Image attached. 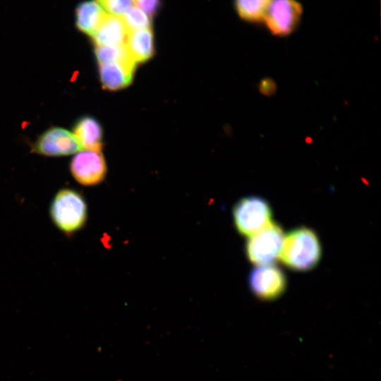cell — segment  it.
<instances>
[{"instance_id":"obj_16","label":"cell","mask_w":381,"mask_h":381,"mask_svg":"<svg viewBox=\"0 0 381 381\" xmlns=\"http://www.w3.org/2000/svg\"><path fill=\"white\" fill-rule=\"evenodd\" d=\"M121 18L128 30L151 26V18L137 6H132Z\"/></svg>"},{"instance_id":"obj_3","label":"cell","mask_w":381,"mask_h":381,"mask_svg":"<svg viewBox=\"0 0 381 381\" xmlns=\"http://www.w3.org/2000/svg\"><path fill=\"white\" fill-rule=\"evenodd\" d=\"M272 210L268 202L258 196L245 197L233 208L234 224L238 231L250 236L272 222Z\"/></svg>"},{"instance_id":"obj_18","label":"cell","mask_w":381,"mask_h":381,"mask_svg":"<svg viewBox=\"0 0 381 381\" xmlns=\"http://www.w3.org/2000/svg\"><path fill=\"white\" fill-rule=\"evenodd\" d=\"M133 3L150 18L154 17L161 6V0H133Z\"/></svg>"},{"instance_id":"obj_1","label":"cell","mask_w":381,"mask_h":381,"mask_svg":"<svg viewBox=\"0 0 381 381\" xmlns=\"http://www.w3.org/2000/svg\"><path fill=\"white\" fill-rule=\"evenodd\" d=\"M321 248L315 233L308 228L292 230L284 237L279 258L296 270H308L318 262Z\"/></svg>"},{"instance_id":"obj_6","label":"cell","mask_w":381,"mask_h":381,"mask_svg":"<svg viewBox=\"0 0 381 381\" xmlns=\"http://www.w3.org/2000/svg\"><path fill=\"white\" fill-rule=\"evenodd\" d=\"M71 175L85 186L101 183L107 173V165L100 151L86 150L76 153L70 164Z\"/></svg>"},{"instance_id":"obj_9","label":"cell","mask_w":381,"mask_h":381,"mask_svg":"<svg viewBox=\"0 0 381 381\" xmlns=\"http://www.w3.org/2000/svg\"><path fill=\"white\" fill-rule=\"evenodd\" d=\"M135 65L133 61L99 64V79L102 86L109 90H117L128 86L132 81Z\"/></svg>"},{"instance_id":"obj_17","label":"cell","mask_w":381,"mask_h":381,"mask_svg":"<svg viewBox=\"0 0 381 381\" xmlns=\"http://www.w3.org/2000/svg\"><path fill=\"white\" fill-rule=\"evenodd\" d=\"M110 15L122 17L133 6V0H96Z\"/></svg>"},{"instance_id":"obj_12","label":"cell","mask_w":381,"mask_h":381,"mask_svg":"<svg viewBox=\"0 0 381 381\" xmlns=\"http://www.w3.org/2000/svg\"><path fill=\"white\" fill-rule=\"evenodd\" d=\"M73 133L82 148L100 151L102 129L96 119L91 116L82 117L74 126Z\"/></svg>"},{"instance_id":"obj_10","label":"cell","mask_w":381,"mask_h":381,"mask_svg":"<svg viewBox=\"0 0 381 381\" xmlns=\"http://www.w3.org/2000/svg\"><path fill=\"white\" fill-rule=\"evenodd\" d=\"M128 30L121 17L105 14L92 35L95 46H115L125 43Z\"/></svg>"},{"instance_id":"obj_4","label":"cell","mask_w":381,"mask_h":381,"mask_svg":"<svg viewBox=\"0 0 381 381\" xmlns=\"http://www.w3.org/2000/svg\"><path fill=\"white\" fill-rule=\"evenodd\" d=\"M249 237L246 250L250 262L258 266L272 265L279 257L284 236L277 224L272 222Z\"/></svg>"},{"instance_id":"obj_8","label":"cell","mask_w":381,"mask_h":381,"mask_svg":"<svg viewBox=\"0 0 381 381\" xmlns=\"http://www.w3.org/2000/svg\"><path fill=\"white\" fill-rule=\"evenodd\" d=\"M248 284L256 296L272 300L284 291L286 278L283 272L273 265H258L250 272Z\"/></svg>"},{"instance_id":"obj_11","label":"cell","mask_w":381,"mask_h":381,"mask_svg":"<svg viewBox=\"0 0 381 381\" xmlns=\"http://www.w3.org/2000/svg\"><path fill=\"white\" fill-rule=\"evenodd\" d=\"M133 61L143 63L154 54V36L151 28L128 30L124 43Z\"/></svg>"},{"instance_id":"obj_15","label":"cell","mask_w":381,"mask_h":381,"mask_svg":"<svg viewBox=\"0 0 381 381\" xmlns=\"http://www.w3.org/2000/svg\"><path fill=\"white\" fill-rule=\"evenodd\" d=\"M95 53L99 64L124 61H133L124 44L115 46H96Z\"/></svg>"},{"instance_id":"obj_7","label":"cell","mask_w":381,"mask_h":381,"mask_svg":"<svg viewBox=\"0 0 381 381\" xmlns=\"http://www.w3.org/2000/svg\"><path fill=\"white\" fill-rule=\"evenodd\" d=\"M81 146L75 135L61 127H52L32 145V152L45 156H66L78 152Z\"/></svg>"},{"instance_id":"obj_13","label":"cell","mask_w":381,"mask_h":381,"mask_svg":"<svg viewBox=\"0 0 381 381\" xmlns=\"http://www.w3.org/2000/svg\"><path fill=\"white\" fill-rule=\"evenodd\" d=\"M76 26L82 32L92 36L105 16L104 9L97 1H87L76 8Z\"/></svg>"},{"instance_id":"obj_5","label":"cell","mask_w":381,"mask_h":381,"mask_svg":"<svg viewBox=\"0 0 381 381\" xmlns=\"http://www.w3.org/2000/svg\"><path fill=\"white\" fill-rule=\"evenodd\" d=\"M302 14V5L297 0H272L263 22L273 35L284 37L296 29Z\"/></svg>"},{"instance_id":"obj_19","label":"cell","mask_w":381,"mask_h":381,"mask_svg":"<svg viewBox=\"0 0 381 381\" xmlns=\"http://www.w3.org/2000/svg\"><path fill=\"white\" fill-rule=\"evenodd\" d=\"M259 89L262 94L270 96L275 92L277 86L272 79L266 78L260 82Z\"/></svg>"},{"instance_id":"obj_14","label":"cell","mask_w":381,"mask_h":381,"mask_svg":"<svg viewBox=\"0 0 381 381\" xmlns=\"http://www.w3.org/2000/svg\"><path fill=\"white\" fill-rule=\"evenodd\" d=\"M272 0H234L235 10L241 20L251 23L264 20Z\"/></svg>"},{"instance_id":"obj_2","label":"cell","mask_w":381,"mask_h":381,"mask_svg":"<svg viewBox=\"0 0 381 381\" xmlns=\"http://www.w3.org/2000/svg\"><path fill=\"white\" fill-rule=\"evenodd\" d=\"M49 214L55 226L70 237L85 226L87 205L81 193L73 189L62 188L51 202Z\"/></svg>"}]
</instances>
